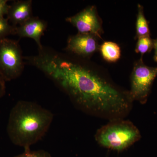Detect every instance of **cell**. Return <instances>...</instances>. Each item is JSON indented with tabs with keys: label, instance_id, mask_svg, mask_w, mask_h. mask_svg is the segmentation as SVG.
Instances as JSON below:
<instances>
[{
	"label": "cell",
	"instance_id": "cell-1",
	"mask_svg": "<svg viewBox=\"0 0 157 157\" xmlns=\"http://www.w3.org/2000/svg\"><path fill=\"white\" fill-rule=\"evenodd\" d=\"M27 59L56 82L73 104L86 114L110 121L124 119L132 109L134 101L129 91L97 69L43 48L38 55Z\"/></svg>",
	"mask_w": 157,
	"mask_h": 157
},
{
	"label": "cell",
	"instance_id": "cell-2",
	"mask_svg": "<svg viewBox=\"0 0 157 157\" xmlns=\"http://www.w3.org/2000/svg\"><path fill=\"white\" fill-rule=\"evenodd\" d=\"M53 119L52 113L39 104L20 101L11 109L7 127L9 139L25 150L41 140Z\"/></svg>",
	"mask_w": 157,
	"mask_h": 157
},
{
	"label": "cell",
	"instance_id": "cell-3",
	"mask_svg": "<svg viewBox=\"0 0 157 157\" xmlns=\"http://www.w3.org/2000/svg\"><path fill=\"white\" fill-rule=\"evenodd\" d=\"M141 138L140 131L132 122L119 118L98 129L95 135L97 143L104 147L118 152L129 148Z\"/></svg>",
	"mask_w": 157,
	"mask_h": 157
},
{
	"label": "cell",
	"instance_id": "cell-4",
	"mask_svg": "<svg viewBox=\"0 0 157 157\" xmlns=\"http://www.w3.org/2000/svg\"><path fill=\"white\" fill-rule=\"evenodd\" d=\"M23 59L18 42L7 38L0 39V75L5 81L20 76L24 66Z\"/></svg>",
	"mask_w": 157,
	"mask_h": 157
},
{
	"label": "cell",
	"instance_id": "cell-5",
	"mask_svg": "<svg viewBox=\"0 0 157 157\" xmlns=\"http://www.w3.org/2000/svg\"><path fill=\"white\" fill-rule=\"evenodd\" d=\"M157 76V67L147 66L142 56L135 62L131 77V89L129 90L132 100L141 104L146 103L152 85Z\"/></svg>",
	"mask_w": 157,
	"mask_h": 157
},
{
	"label": "cell",
	"instance_id": "cell-6",
	"mask_svg": "<svg viewBox=\"0 0 157 157\" xmlns=\"http://www.w3.org/2000/svg\"><path fill=\"white\" fill-rule=\"evenodd\" d=\"M66 20L76 28L78 33L89 34L101 38L102 23L95 6H90Z\"/></svg>",
	"mask_w": 157,
	"mask_h": 157
},
{
	"label": "cell",
	"instance_id": "cell-7",
	"mask_svg": "<svg viewBox=\"0 0 157 157\" xmlns=\"http://www.w3.org/2000/svg\"><path fill=\"white\" fill-rule=\"evenodd\" d=\"M98 37L89 34L78 33L69 37L67 50L76 55L87 57L100 48Z\"/></svg>",
	"mask_w": 157,
	"mask_h": 157
},
{
	"label": "cell",
	"instance_id": "cell-8",
	"mask_svg": "<svg viewBox=\"0 0 157 157\" xmlns=\"http://www.w3.org/2000/svg\"><path fill=\"white\" fill-rule=\"evenodd\" d=\"M47 27L46 23L37 17H31L24 23L16 27L15 34L21 38L33 39L36 42L39 49L43 48L40 40Z\"/></svg>",
	"mask_w": 157,
	"mask_h": 157
},
{
	"label": "cell",
	"instance_id": "cell-9",
	"mask_svg": "<svg viewBox=\"0 0 157 157\" xmlns=\"http://www.w3.org/2000/svg\"><path fill=\"white\" fill-rule=\"evenodd\" d=\"M7 16L12 25L17 27V25H21L33 17L32 1L26 0L14 2L10 5Z\"/></svg>",
	"mask_w": 157,
	"mask_h": 157
},
{
	"label": "cell",
	"instance_id": "cell-10",
	"mask_svg": "<svg viewBox=\"0 0 157 157\" xmlns=\"http://www.w3.org/2000/svg\"><path fill=\"white\" fill-rule=\"evenodd\" d=\"M101 56L105 61L114 63L118 60L121 55V48L116 43L104 42L99 48Z\"/></svg>",
	"mask_w": 157,
	"mask_h": 157
},
{
	"label": "cell",
	"instance_id": "cell-11",
	"mask_svg": "<svg viewBox=\"0 0 157 157\" xmlns=\"http://www.w3.org/2000/svg\"><path fill=\"white\" fill-rule=\"evenodd\" d=\"M136 31V39H137L140 37L150 36L148 23L144 15L143 7L140 4H138L137 5Z\"/></svg>",
	"mask_w": 157,
	"mask_h": 157
},
{
	"label": "cell",
	"instance_id": "cell-12",
	"mask_svg": "<svg viewBox=\"0 0 157 157\" xmlns=\"http://www.w3.org/2000/svg\"><path fill=\"white\" fill-rule=\"evenodd\" d=\"M154 48L153 39L150 36L140 37L137 39V42L135 48L136 53L141 55L150 52Z\"/></svg>",
	"mask_w": 157,
	"mask_h": 157
},
{
	"label": "cell",
	"instance_id": "cell-13",
	"mask_svg": "<svg viewBox=\"0 0 157 157\" xmlns=\"http://www.w3.org/2000/svg\"><path fill=\"white\" fill-rule=\"evenodd\" d=\"M16 27L11 25L8 18L0 17V39L6 38L11 35L15 34Z\"/></svg>",
	"mask_w": 157,
	"mask_h": 157
},
{
	"label": "cell",
	"instance_id": "cell-14",
	"mask_svg": "<svg viewBox=\"0 0 157 157\" xmlns=\"http://www.w3.org/2000/svg\"><path fill=\"white\" fill-rule=\"evenodd\" d=\"M14 157H52L48 152L43 150L31 151L30 149L25 150L22 153Z\"/></svg>",
	"mask_w": 157,
	"mask_h": 157
},
{
	"label": "cell",
	"instance_id": "cell-15",
	"mask_svg": "<svg viewBox=\"0 0 157 157\" xmlns=\"http://www.w3.org/2000/svg\"><path fill=\"white\" fill-rule=\"evenodd\" d=\"M8 1L0 0V17H4L7 15L10 6L8 4Z\"/></svg>",
	"mask_w": 157,
	"mask_h": 157
},
{
	"label": "cell",
	"instance_id": "cell-16",
	"mask_svg": "<svg viewBox=\"0 0 157 157\" xmlns=\"http://www.w3.org/2000/svg\"><path fill=\"white\" fill-rule=\"evenodd\" d=\"M6 82L0 75V98L2 97L6 94Z\"/></svg>",
	"mask_w": 157,
	"mask_h": 157
},
{
	"label": "cell",
	"instance_id": "cell-17",
	"mask_svg": "<svg viewBox=\"0 0 157 157\" xmlns=\"http://www.w3.org/2000/svg\"><path fill=\"white\" fill-rule=\"evenodd\" d=\"M154 48L155 49V54L154 56V60L157 62V39H153Z\"/></svg>",
	"mask_w": 157,
	"mask_h": 157
}]
</instances>
